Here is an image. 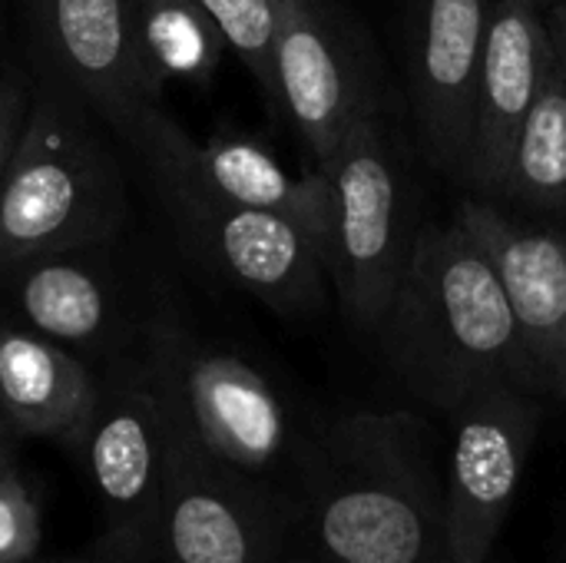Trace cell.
Returning <instances> with one entry per match:
<instances>
[{
    "label": "cell",
    "mask_w": 566,
    "mask_h": 563,
    "mask_svg": "<svg viewBox=\"0 0 566 563\" xmlns=\"http://www.w3.org/2000/svg\"><path fill=\"white\" fill-rule=\"evenodd\" d=\"M169 465L159 504V531L172 563H272L279 518L249 475L212 458L186 428L172 398Z\"/></svg>",
    "instance_id": "obj_8"
},
{
    "label": "cell",
    "mask_w": 566,
    "mask_h": 563,
    "mask_svg": "<svg viewBox=\"0 0 566 563\" xmlns=\"http://www.w3.org/2000/svg\"><path fill=\"white\" fill-rule=\"evenodd\" d=\"M192 246L235 285L282 315L312 312L332 282L318 246L292 222L222 196L186 156V133L153 106L133 136Z\"/></svg>",
    "instance_id": "obj_3"
},
{
    "label": "cell",
    "mask_w": 566,
    "mask_h": 563,
    "mask_svg": "<svg viewBox=\"0 0 566 563\" xmlns=\"http://www.w3.org/2000/svg\"><path fill=\"white\" fill-rule=\"evenodd\" d=\"M172 405L212 458L249 478L269 475L289 458L292 428L282 398L235 355H192L176 378Z\"/></svg>",
    "instance_id": "obj_13"
},
{
    "label": "cell",
    "mask_w": 566,
    "mask_h": 563,
    "mask_svg": "<svg viewBox=\"0 0 566 563\" xmlns=\"http://www.w3.org/2000/svg\"><path fill=\"white\" fill-rule=\"evenodd\" d=\"M7 475H13V465H10V458H7V451L0 448V478H7Z\"/></svg>",
    "instance_id": "obj_24"
},
{
    "label": "cell",
    "mask_w": 566,
    "mask_h": 563,
    "mask_svg": "<svg viewBox=\"0 0 566 563\" xmlns=\"http://www.w3.org/2000/svg\"><path fill=\"white\" fill-rule=\"evenodd\" d=\"M275 3V90L285 113L322 163L345 133L381 110V76L365 30L338 0Z\"/></svg>",
    "instance_id": "obj_6"
},
{
    "label": "cell",
    "mask_w": 566,
    "mask_h": 563,
    "mask_svg": "<svg viewBox=\"0 0 566 563\" xmlns=\"http://www.w3.org/2000/svg\"><path fill=\"white\" fill-rule=\"evenodd\" d=\"M23 123H27V93L17 80L0 76V186L13 159V149L20 143Z\"/></svg>",
    "instance_id": "obj_22"
},
{
    "label": "cell",
    "mask_w": 566,
    "mask_h": 563,
    "mask_svg": "<svg viewBox=\"0 0 566 563\" xmlns=\"http://www.w3.org/2000/svg\"><path fill=\"white\" fill-rule=\"evenodd\" d=\"M123 196L93 129L56 96H40L0 186V265L60 256L103 239Z\"/></svg>",
    "instance_id": "obj_5"
},
{
    "label": "cell",
    "mask_w": 566,
    "mask_h": 563,
    "mask_svg": "<svg viewBox=\"0 0 566 563\" xmlns=\"http://www.w3.org/2000/svg\"><path fill=\"white\" fill-rule=\"evenodd\" d=\"M448 563H488L544 425V398L497 385L448 415Z\"/></svg>",
    "instance_id": "obj_7"
},
{
    "label": "cell",
    "mask_w": 566,
    "mask_h": 563,
    "mask_svg": "<svg viewBox=\"0 0 566 563\" xmlns=\"http://www.w3.org/2000/svg\"><path fill=\"white\" fill-rule=\"evenodd\" d=\"M551 37L541 0H494L491 30L474 83L471 143L461 183L478 199H501L504 176L537 100Z\"/></svg>",
    "instance_id": "obj_11"
},
{
    "label": "cell",
    "mask_w": 566,
    "mask_h": 563,
    "mask_svg": "<svg viewBox=\"0 0 566 563\" xmlns=\"http://www.w3.org/2000/svg\"><path fill=\"white\" fill-rule=\"evenodd\" d=\"M30 10L70 86L133 139L163 93L139 46L136 0H30Z\"/></svg>",
    "instance_id": "obj_10"
},
{
    "label": "cell",
    "mask_w": 566,
    "mask_h": 563,
    "mask_svg": "<svg viewBox=\"0 0 566 563\" xmlns=\"http://www.w3.org/2000/svg\"><path fill=\"white\" fill-rule=\"evenodd\" d=\"M544 23H547L551 46H554V53H557L560 66L566 70V0L544 3Z\"/></svg>",
    "instance_id": "obj_23"
},
{
    "label": "cell",
    "mask_w": 566,
    "mask_h": 563,
    "mask_svg": "<svg viewBox=\"0 0 566 563\" xmlns=\"http://www.w3.org/2000/svg\"><path fill=\"white\" fill-rule=\"evenodd\" d=\"M375 338L398 385L441 415L497 385L541 395L507 289L458 216L418 229Z\"/></svg>",
    "instance_id": "obj_2"
},
{
    "label": "cell",
    "mask_w": 566,
    "mask_h": 563,
    "mask_svg": "<svg viewBox=\"0 0 566 563\" xmlns=\"http://www.w3.org/2000/svg\"><path fill=\"white\" fill-rule=\"evenodd\" d=\"M541 3H554V0H541Z\"/></svg>",
    "instance_id": "obj_26"
},
{
    "label": "cell",
    "mask_w": 566,
    "mask_h": 563,
    "mask_svg": "<svg viewBox=\"0 0 566 563\" xmlns=\"http://www.w3.org/2000/svg\"><path fill=\"white\" fill-rule=\"evenodd\" d=\"M325 563H448V448L415 411H352L302 448Z\"/></svg>",
    "instance_id": "obj_1"
},
{
    "label": "cell",
    "mask_w": 566,
    "mask_h": 563,
    "mask_svg": "<svg viewBox=\"0 0 566 563\" xmlns=\"http://www.w3.org/2000/svg\"><path fill=\"white\" fill-rule=\"evenodd\" d=\"M458 219L488 249L507 289L541 395L566 405V236L527 229L488 199H468Z\"/></svg>",
    "instance_id": "obj_12"
},
{
    "label": "cell",
    "mask_w": 566,
    "mask_h": 563,
    "mask_svg": "<svg viewBox=\"0 0 566 563\" xmlns=\"http://www.w3.org/2000/svg\"><path fill=\"white\" fill-rule=\"evenodd\" d=\"M494 0H405V80L428 159L461 183Z\"/></svg>",
    "instance_id": "obj_9"
},
{
    "label": "cell",
    "mask_w": 566,
    "mask_h": 563,
    "mask_svg": "<svg viewBox=\"0 0 566 563\" xmlns=\"http://www.w3.org/2000/svg\"><path fill=\"white\" fill-rule=\"evenodd\" d=\"M96 398L76 358L50 338L0 325V405L13 431L80 441Z\"/></svg>",
    "instance_id": "obj_15"
},
{
    "label": "cell",
    "mask_w": 566,
    "mask_h": 563,
    "mask_svg": "<svg viewBox=\"0 0 566 563\" xmlns=\"http://www.w3.org/2000/svg\"><path fill=\"white\" fill-rule=\"evenodd\" d=\"M40 548V514L17 475L0 478V563L30 561Z\"/></svg>",
    "instance_id": "obj_21"
},
{
    "label": "cell",
    "mask_w": 566,
    "mask_h": 563,
    "mask_svg": "<svg viewBox=\"0 0 566 563\" xmlns=\"http://www.w3.org/2000/svg\"><path fill=\"white\" fill-rule=\"evenodd\" d=\"M229 50L252 73L255 86L279 110L275 90V3L272 0H202Z\"/></svg>",
    "instance_id": "obj_20"
},
{
    "label": "cell",
    "mask_w": 566,
    "mask_h": 563,
    "mask_svg": "<svg viewBox=\"0 0 566 563\" xmlns=\"http://www.w3.org/2000/svg\"><path fill=\"white\" fill-rule=\"evenodd\" d=\"M136 23L149 76L159 86L172 76L206 83L229 50L202 0H136Z\"/></svg>",
    "instance_id": "obj_18"
},
{
    "label": "cell",
    "mask_w": 566,
    "mask_h": 563,
    "mask_svg": "<svg viewBox=\"0 0 566 563\" xmlns=\"http://www.w3.org/2000/svg\"><path fill=\"white\" fill-rule=\"evenodd\" d=\"M315 169H322L332 196V222L322 252L332 295L355 332L375 335L395 302L418 239L385 113L378 110L358 119Z\"/></svg>",
    "instance_id": "obj_4"
},
{
    "label": "cell",
    "mask_w": 566,
    "mask_h": 563,
    "mask_svg": "<svg viewBox=\"0 0 566 563\" xmlns=\"http://www.w3.org/2000/svg\"><path fill=\"white\" fill-rule=\"evenodd\" d=\"M20 305L36 332L60 342H86L106 322V295L90 272L70 262H46L20 285Z\"/></svg>",
    "instance_id": "obj_19"
},
{
    "label": "cell",
    "mask_w": 566,
    "mask_h": 563,
    "mask_svg": "<svg viewBox=\"0 0 566 563\" xmlns=\"http://www.w3.org/2000/svg\"><path fill=\"white\" fill-rule=\"evenodd\" d=\"M96 494L126 524L156 521L169 465V411L149 392H119L96 408L80 435Z\"/></svg>",
    "instance_id": "obj_14"
},
{
    "label": "cell",
    "mask_w": 566,
    "mask_h": 563,
    "mask_svg": "<svg viewBox=\"0 0 566 563\" xmlns=\"http://www.w3.org/2000/svg\"><path fill=\"white\" fill-rule=\"evenodd\" d=\"M186 156L199 169V176L212 183L222 196L298 226L318 246V252H325L332 196L322 169L292 176L272 153L232 136H219L209 143H196L186 136Z\"/></svg>",
    "instance_id": "obj_16"
},
{
    "label": "cell",
    "mask_w": 566,
    "mask_h": 563,
    "mask_svg": "<svg viewBox=\"0 0 566 563\" xmlns=\"http://www.w3.org/2000/svg\"><path fill=\"white\" fill-rule=\"evenodd\" d=\"M501 199L534 212L566 216V70L554 46L537 100L517 136Z\"/></svg>",
    "instance_id": "obj_17"
},
{
    "label": "cell",
    "mask_w": 566,
    "mask_h": 563,
    "mask_svg": "<svg viewBox=\"0 0 566 563\" xmlns=\"http://www.w3.org/2000/svg\"><path fill=\"white\" fill-rule=\"evenodd\" d=\"M0 425H7V418H3V405H0Z\"/></svg>",
    "instance_id": "obj_25"
}]
</instances>
